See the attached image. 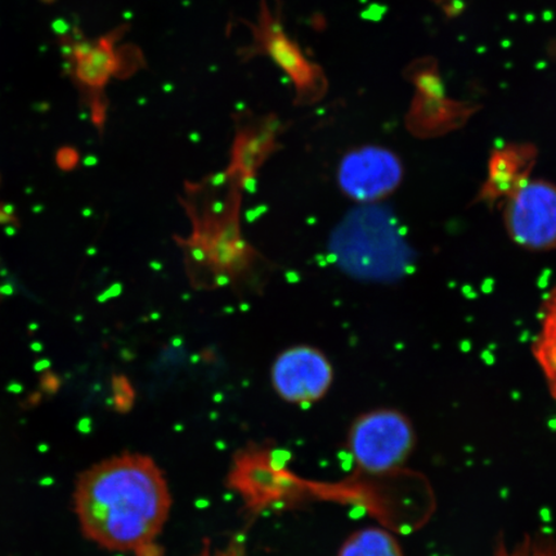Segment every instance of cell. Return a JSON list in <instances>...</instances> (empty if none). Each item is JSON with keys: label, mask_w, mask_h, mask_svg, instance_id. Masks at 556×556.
<instances>
[{"label": "cell", "mask_w": 556, "mask_h": 556, "mask_svg": "<svg viewBox=\"0 0 556 556\" xmlns=\"http://www.w3.org/2000/svg\"><path fill=\"white\" fill-rule=\"evenodd\" d=\"M329 359L309 346L283 352L273 367L275 391L285 401L309 405L328 393L332 382Z\"/></svg>", "instance_id": "8992f818"}, {"label": "cell", "mask_w": 556, "mask_h": 556, "mask_svg": "<svg viewBox=\"0 0 556 556\" xmlns=\"http://www.w3.org/2000/svg\"><path fill=\"white\" fill-rule=\"evenodd\" d=\"M502 206L506 233L517 247L536 253L556 249V185L528 180Z\"/></svg>", "instance_id": "277c9868"}, {"label": "cell", "mask_w": 556, "mask_h": 556, "mask_svg": "<svg viewBox=\"0 0 556 556\" xmlns=\"http://www.w3.org/2000/svg\"><path fill=\"white\" fill-rule=\"evenodd\" d=\"M117 65L119 62L116 60L113 47L103 41L100 46L87 48L79 54L78 75L86 85L102 87L106 85Z\"/></svg>", "instance_id": "30bf717a"}, {"label": "cell", "mask_w": 556, "mask_h": 556, "mask_svg": "<svg viewBox=\"0 0 556 556\" xmlns=\"http://www.w3.org/2000/svg\"><path fill=\"white\" fill-rule=\"evenodd\" d=\"M416 435L405 414L391 408L361 415L350 430L352 460L368 475H386L402 467L415 447Z\"/></svg>", "instance_id": "7a4b0ae2"}, {"label": "cell", "mask_w": 556, "mask_h": 556, "mask_svg": "<svg viewBox=\"0 0 556 556\" xmlns=\"http://www.w3.org/2000/svg\"><path fill=\"white\" fill-rule=\"evenodd\" d=\"M519 556H545V555H525V554H521Z\"/></svg>", "instance_id": "8fae6325"}, {"label": "cell", "mask_w": 556, "mask_h": 556, "mask_svg": "<svg viewBox=\"0 0 556 556\" xmlns=\"http://www.w3.org/2000/svg\"><path fill=\"white\" fill-rule=\"evenodd\" d=\"M536 160V151L530 146H510L492 155L489 176L477 193L475 204L502 206L517 193L528 180Z\"/></svg>", "instance_id": "52a82bcc"}, {"label": "cell", "mask_w": 556, "mask_h": 556, "mask_svg": "<svg viewBox=\"0 0 556 556\" xmlns=\"http://www.w3.org/2000/svg\"><path fill=\"white\" fill-rule=\"evenodd\" d=\"M278 11L270 10L267 0H261L258 20L255 24L247 23L253 35L252 45L241 54L245 59L268 55L293 83L296 104H311L324 93V75L317 65L305 58L296 41L285 31L281 12Z\"/></svg>", "instance_id": "3957f363"}, {"label": "cell", "mask_w": 556, "mask_h": 556, "mask_svg": "<svg viewBox=\"0 0 556 556\" xmlns=\"http://www.w3.org/2000/svg\"><path fill=\"white\" fill-rule=\"evenodd\" d=\"M403 165L391 150L379 146L354 149L342 159L338 169L340 190L357 203L384 200L402 184Z\"/></svg>", "instance_id": "5b68a950"}, {"label": "cell", "mask_w": 556, "mask_h": 556, "mask_svg": "<svg viewBox=\"0 0 556 556\" xmlns=\"http://www.w3.org/2000/svg\"><path fill=\"white\" fill-rule=\"evenodd\" d=\"M338 556H405L400 542L378 527L363 528L351 534L340 546Z\"/></svg>", "instance_id": "9c48e42d"}, {"label": "cell", "mask_w": 556, "mask_h": 556, "mask_svg": "<svg viewBox=\"0 0 556 556\" xmlns=\"http://www.w3.org/2000/svg\"><path fill=\"white\" fill-rule=\"evenodd\" d=\"M533 354L556 400V287L547 294L541 313V326L534 339Z\"/></svg>", "instance_id": "ba28073f"}, {"label": "cell", "mask_w": 556, "mask_h": 556, "mask_svg": "<svg viewBox=\"0 0 556 556\" xmlns=\"http://www.w3.org/2000/svg\"><path fill=\"white\" fill-rule=\"evenodd\" d=\"M169 483L154 458L125 454L87 469L74 490L83 534L109 552L148 546L164 530L172 510Z\"/></svg>", "instance_id": "6da1fadb"}]
</instances>
